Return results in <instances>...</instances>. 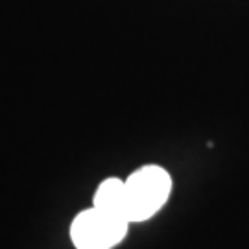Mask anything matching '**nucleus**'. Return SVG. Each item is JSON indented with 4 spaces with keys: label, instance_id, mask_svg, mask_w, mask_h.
<instances>
[{
    "label": "nucleus",
    "instance_id": "nucleus-2",
    "mask_svg": "<svg viewBox=\"0 0 249 249\" xmlns=\"http://www.w3.org/2000/svg\"><path fill=\"white\" fill-rule=\"evenodd\" d=\"M129 220L90 207L71 223V240L76 249H113L125 238Z\"/></svg>",
    "mask_w": 249,
    "mask_h": 249
},
{
    "label": "nucleus",
    "instance_id": "nucleus-1",
    "mask_svg": "<svg viewBox=\"0 0 249 249\" xmlns=\"http://www.w3.org/2000/svg\"><path fill=\"white\" fill-rule=\"evenodd\" d=\"M172 192V178L157 164H146L125 179L129 222H146L159 213Z\"/></svg>",
    "mask_w": 249,
    "mask_h": 249
},
{
    "label": "nucleus",
    "instance_id": "nucleus-3",
    "mask_svg": "<svg viewBox=\"0 0 249 249\" xmlns=\"http://www.w3.org/2000/svg\"><path fill=\"white\" fill-rule=\"evenodd\" d=\"M92 207L109 214L127 218V199H125V179L109 178L102 181L92 197Z\"/></svg>",
    "mask_w": 249,
    "mask_h": 249
}]
</instances>
